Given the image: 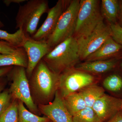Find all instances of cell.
<instances>
[{
    "instance_id": "17",
    "label": "cell",
    "mask_w": 122,
    "mask_h": 122,
    "mask_svg": "<svg viewBox=\"0 0 122 122\" xmlns=\"http://www.w3.org/2000/svg\"><path fill=\"white\" fill-rule=\"evenodd\" d=\"M78 92L83 98L86 107L92 108L96 100L105 94L104 89L95 83L84 87Z\"/></svg>"
},
{
    "instance_id": "29",
    "label": "cell",
    "mask_w": 122,
    "mask_h": 122,
    "mask_svg": "<svg viewBox=\"0 0 122 122\" xmlns=\"http://www.w3.org/2000/svg\"><path fill=\"white\" fill-rule=\"evenodd\" d=\"M27 1L26 0H3V2L6 6H9L11 3L20 4Z\"/></svg>"
},
{
    "instance_id": "9",
    "label": "cell",
    "mask_w": 122,
    "mask_h": 122,
    "mask_svg": "<svg viewBox=\"0 0 122 122\" xmlns=\"http://www.w3.org/2000/svg\"><path fill=\"white\" fill-rule=\"evenodd\" d=\"M22 47L25 51L28 57L26 72L29 79L38 63L52 49L46 40L37 41L31 37H26Z\"/></svg>"
},
{
    "instance_id": "26",
    "label": "cell",
    "mask_w": 122,
    "mask_h": 122,
    "mask_svg": "<svg viewBox=\"0 0 122 122\" xmlns=\"http://www.w3.org/2000/svg\"><path fill=\"white\" fill-rule=\"evenodd\" d=\"M21 48L18 47L5 41H0V54H12L19 51Z\"/></svg>"
},
{
    "instance_id": "31",
    "label": "cell",
    "mask_w": 122,
    "mask_h": 122,
    "mask_svg": "<svg viewBox=\"0 0 122 122\" xmlns=\"http://www.w3.org/2000/svg\"><path fill=\"white\" fill-rule=\"evenodd\" d=\"M120 10L118 19H119L120 24L119 25L122 27V0L120 1Z\"/></svg>"
},
{
    "instance_id": "8",
    "label": "cell",
    "mask_w": 122,
    "mask_h": 122,
    "mask_svg": "<svg viewBox=\"0 0 122 122\" xmlns=\"http://www.w3.org/2000/svg\"><path fill=\"white\" fill-rule=\"evenodd\" d=\"M111 36L109 25H107L102 21L87 37L77 41L81 60H86L89 56L97 50Z\"/></svg>"
},
{
    "instance_id": "13",
    "label": "cell",
    "mask_w": 122,
    "mask_h": 122,
    "mask_svg": "<svg viewBox=\"0 0 122 122\" xmlns=\"http://www.w3.org/2000/svg\"><path fill=\"white\" fill-rule=\"evenodd\" d=\"M117 59H112L85 61L79 63L76 66L75 69L89 74H99L103 73L113 69L117 65Z\"/></svg>"
},
{
    "instance_id": "6",
    "label": "cell",
    "mask_w": 122,
    "mask_h": 122,
    "mask_svg": "<svg viewBox=\"0 0 122 122\" xmlns=\"http://www.w3.org/2000/svg\"><path fill=\"white\" fill-rule=\"evenodd\" d=\"M12 81L9 90L13 100L21 101L33 113H38L39 110L33 100L26 69L20 66H14L7 75Z\"/></svg>"
},
{
    "instance_id": "27",
    "label": "cell",
    "mask_w": 122,
    "mask_h": 122,
    "mask_svg": "<svg viewBox=\"0 0 122 122\" xmlns=\"http://www.w3.org/2000/svg\"><path fill=\"white\" fill-rule=\"evenodd\" d=\"M106 122H122V110L116 114L113 117Z\"/></svg>"
},
{
    "instance_id": "16",
    "label": "cell",
    "mask_w": 122,
    "mask_h": 122,
    "mask_svg": "<svg viewBox=\"0 0 122 122\" xmlns=\"http://www.w3.org/2000/svg\"><path fill=\"white\" fill-rule=\"evenodd\" d=\"M120 10V2L117 0H102L101 1V14L110 24L116 23Z\"/></svg>"
},
{
    "instance_id": "22",
    "label": "cell",
    "mask_w": 122,
    "mask_h": 122,
    "mask_svg": "<svg viewBox=\"0 0 122 122\" xmlns=\"http://www.w3.org/2000/svg\"><path fill=\"white\" fill-rule=\"evenodd\" d=\"M0 122H18L17 100L12 101L8 108L0 116Z\"/></svg>"
},
{
    "instance_id": "12",
    "label": "cell",
    "mask_w": 122,
    "mask_h": 122,
    "mask_svg": "<svg viewBox=\"0 0 122 122\" xmlns=\"http://www.w3.org/2000/svg\"><path fill=\"white\" fill-rule=\"evenodd\" d=\"M122 99L105 94L94 103L92 108L102 122H107L122 110Z\"/></svg>"
},
{
    "instance_id": "21",
    "label": "cell",
    "mask_w": 122,
    "mask_h": 122,
    "mask_svg": "<svg viewBox=\"0 0 122 122\" xmlns=\"http://www.w3.org/2000/svg\"><path fill=\"white\" fill-rule=\"evenodd\" d=\"M72 117L73 122H103L92 107H87Z\"/></svg>"
},
{
    "instance_id": "11",
    "label": "cell",
    "mask_w": 122,
    "mask_h": 122,
    "mask_svg": "<svg viewBox=\"0 0 122 122\" xmlns=\"http://www.w3.org/2000/svg\"><path fill=\"white\" fill-rule=\"evenodd\" d=\"M38 109L52 122H73V117L66 109L58 90L51 102L47 105H38Z\"/></svg>"
},
{
    "instance_id": "4",
    "label": "cell",
    "mask_w": 122,
    "mask_h": 122,
    "mask_svg": "<svg viewBox=\"0 0 122 122\" xmlns=\"http://www.w3.org/2000/svg\"><path fill=\"white\" fill-rule=\"evenodd\" d=\"M97 0H81L73 37L77 41L90 35L103 21Z\"/></svg>"
},
{
    "instance_id": "2",
    "label": "cell",
    "mask_w": 122,
    "mask_h": 122,
    "mask_svg": "<svg viewBox=\"0 0 122 122\" xmlns=\"http://www.w3.org/2000/svg\"><path fill=\"white\" fill-rule=\"evenodd\" d=\"M42 59L57 74L75 68L81 60L77 41L73 37L68 38L54 47Z\"/></svg>"
},
{
    "instance_id": "15",
    "label": "cell",
    "mask_w": 122,
    "mask_h": 122,
    "mask_svg": "<svg viewBox=\"0 0 122 122\" xmlns=\"http://www.w3.org/2000/svg\"><path fill=\"white\" fill-rule=\"evenodd\" d=\"M28 59L25 51L23 47L17 52L12 54H0V66H20L26 69Z\"/></svg>"
},
{
    "instance_id": "1",
    "label": "cell",
    "mask_w": 122,
    "mask_h": 122,
    "mask_svg": "<svg viewBox=\"0 0 122 122\" xmlns=\"http://www.w3.org/2000/svg\"><path fill=\"white\" fill-rule=\"evenodd\" d=\"M59 75L54 73L41 59L29 79L31 96L35 103L49 104L58 89ZM36 104V103H35Z\"/></svg>"
},
{
    "instance_id": "24",
    "label": "cell",
    "mask_w": 122,
    "mask_h": 122,
    "mask_svg": "<svg viewBox=\"0 0 122 122\" xmlns=\"http://www.w3.org/2000/svg\"><path fill=\"white\" fill-rule=\"evenodd\" d=\"M12 96L9 90H5L0 93V116L11 105Z\"/></svg>"
},
{
    "instance_id": "19",
    "label": "cell",
    "mask_w": 122,
    "mask_h": 122,
    "mask_svg": "<svg viewBox=\"0 0 122 122\" xmlns=\"http://www.w3.org/2000/svg\"><path fill=\"white\" fill-rule=\"evenodd\" d=\"M18 101V122H49L51 120L47 117H41L29 111L26 109L24 103Z\"/></svg>"
},
{
    "instance_id": "28",
    "label": "cell",
    "mask_w": 122,
    "mask_h": 122,
    "mask_svg": "<svg viewBox=\"0 0 122 122\" xmlns=\"http://www.w3.org/2000/svg\"><path fill=\"white\" fill-rule=\"evenodd\" d=\"M13 66H5L0 69V77L7 75L11 70Z\"/></svg>"
},
{
    "instance_id": "14",
    "label": "cell",
    "mask_w": 122,
    "mask_h": 122,
    "mask_svg": "<svg viewBox=\"0 0 122 122\" xmlns=\"http://www.w3.org/2000/svg\"><path fill=\"white\" fill-rule=\"evenodd\" d=\"M122 49V46L111 36L97 50L87 57L85 61L89 62L107 60L117 54Z\"/></svg>"
},
{
    "instance_id": "10",
    "label": "cell",
    "mask_w": 122,
    "mask_h": 122,
    "mask_svg": "<svg viewBox=\"0 0 122 122\" xmlns=\"http://www.w3.org/2000/svg\"><path fill=\"white\" fill-rule=\"evenodd\" d=\"M70 0H59L50 9L47 17L32 38L37 41H46L56 28L60 17L68 7Z\"/></svg>"
},
{
    "instance_id": "32",
    "label": "cell",
    "mask_w": 122,
    "mask_h": 122,
    "mask_svg": "<svg viewBox=\"0 0 122 122\" xmlns=\"http://www.w3.org/2000/svg\"><path fill=\"white\" fill-rule=\"evenodd\" d=\"M4 25L3 24V23H2L1 21L0 20V28H2V27H4Z\"/></svg>"
},
{
    "instance_id": "33",
    "label": "cell",
    "mask_w": 122,
    "mask_h": 122,
    "mask_svg": "<svg viewBox=\"0 0 122 122\" xmlns=\"http://www.w3.org/2000/svg\"></svg>"
},
{
    "instance_id": "20",
    "label": "cell",
    "mask_w": 122,
    "mask_h": 122,
    "mask_svg": "<svg viewBox=\"0 0 122 122\" xmlns=\"http://www.w3.org/2000/svg\"><path fill=\"white\" fill-rule=\"evenodd\" d=\"M26 37L20 29L13 34L0 29V39L9 42L18 47H22Z\"/></svg>"
},
{
    "instance_id": "30",
    "label": "cell",
    "mask_w": 122,
    "mask_h": 122,
    "mask_svg": "<svg viewBox=\"0 0 122 122\" xmlns=\"http://www.w3.org/2000/svg\"><path fill=\"white\" fill-rule=\"evenodd\" d=\"M6 81L3 77V76L0 77V93L4 90L5 86Z\"/></svg>"
},
{
    "instance_id": "35",
    "label": "cell",
    "mask_w": 122,
    "mask_h": 122,
    "mask_svg": "<svg viewBox=\"0 0 122 122\" xmlns=\"http://www.w3.org/2000/svg\"></svg>"
},
{
    "instance_id": "3",
    "label": "cell",
    "mask_w": 122,
    "mask_h": 122,
    "mask_svg": "<svg viewBox=\"0 0 122 122\" xmlns=\"http://www.w3.org/2000/svg\"><path fill=\"white\" fill-rule=\"evenodd\" d=\"M47 0H30L20 6L15 17L16 29L20 30L26 37H32L37 30L39 20L50 9Z\"/></svg>"
},
{
    "instance_id": "5",
    "label": "cell",
    "mask_w": 122,
    "mask_h": 122,
    "mask_svg": "<svg viewBox=\"0 0 122 122\" xmlns=\"http://www.w3.org/2000/svg\"><path fill=\"white\" fill-rule=\"evenodd\" d=\"M80 1V0H70L67 8L61 15L54 31L46 40L51 49L73 36Z\"/></svg>"
},
{
    "instance_id": "34",
    "label": "cell",
    "mask_w": 122,
    "mask_h": 122,
    "mask_svg": "<svg viewBox=\"0 0 122 122\" xmlns=\"http://www.w3.org/2000/svg\"><path fill=\"white\" fill-rule=\"evenodd\" d=\"M51 122V121H50V122Z\"/></svg>"
},
{
    "instance_id": "18",
    "label": "cell",
    "mask_w": 122,
    "mask_h": 122,
    "mask_svg": "<svg viewBox=\"0 0 122 122\" xmlns=\"http://www.w3.org/2000/svg\"><path fill=\"white\" fill-rule=\"evenodd\" d=\"M62 98L66 109L72 117L86 107L83 98L78 92L70 94Z\"/></svg>"
},
{
    "instance_id": "7",
    "label": "cell",
    "mask_w": 122,
    "mask_h": 122,
    "mask_svg": "<svg viewBox=\"0 0 122 122\" xmlns=\"http://www.w3.org/2000/svg\"><path fill=\"white\" fill-rule=\"evenodd\" d=\"M95 77L90 74L75 69L66 70L59 75L58 91L63 98L94 84Z\"/></svg>"
},
{
    "instance_id": "25",
    "label": "cell",
    "mask_w": 122,
    "mask_h": 122,
    "mask_svg": "<svg viewBox=\"0 0 122 122\" xmlns=\"http://www.w3.org/2000/svg\"><path fill=\"white\" fill-rule=\"evenodd\" d=\"M111 36L116 42L122 46V27L118 23L110 24Z\"/></svg>"
},
{
    "instance_id": "23",
    "label": "cell",
    "mask_w": 122,
    "mask_h": 122,
    "mask_svg": "<svg viewBox=\"0 0 122 122\" xmlns=\"http://www.w3.org/2000/svg\"><path fill=\"white\" fill-rule=\"evenodd\" d=\"M103 85L107 90L117 92L122 89V78L117 74L111 75L104 79Z\"/></svg>"
}]
</instances>
